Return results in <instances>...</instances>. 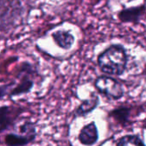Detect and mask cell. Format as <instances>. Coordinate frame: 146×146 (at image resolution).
<instances>
[{
    "label": "cell",
    "mask_w": 146,
    "mask_h": 146,
    "mask_svg": "<svg viewBox=\"0 0 146 146\" xmlns=\"http://www.w3.org/2000/svg\"><path fill=\"white\" fill-rule=\"evenodd\" d=\"M128 55L126 48L120 44L110 45L98 56V65L107 75L121 76L127 69Z\"/></svg>",
    "instance_id": "obj_1"
},
{
    "label": "cell",
    "mask_w": 146,
    "mask_h": 146,
    "mask_svg": "<svg viewBox=\"0 0 146 146\" xmlns=\"http://www.w3.org/2000/svg\"><path fill=\"white\" fill-rule=\"evenodd\" d=\"M24 14L22 0H0V34L9 33L20 25Z\"/></svg>",
    "instance_id": "obj_2"
},
{
    "label": "cell",
    "mask_w": 146,
    "mask_h": 146,
    "mask_svg": "<svg viewBox=\"0 0 146 146\" xmlns=\"http://www.w3.org/2000/svg\"><path fill=\"white\" fill-rule=\"evenodd\" d=\"M37 73V69L31 63L27 62H23L16 76L17 80L3 84L5 86L4 88L7 97L11 99L14 97H19L31 92L34 86L33 76Z\"/></svg>",
    "instance_id": "obj_3"
},
{
    "label": "cell",
    "mask_w": 146,
    "mask_h": 146,
    "mask_svg": "<svg viewBox=\"0 0 146 146\" xmlns=\"http://www.w3.org/2000/svg\"><path fill=\"white\" fill-rule=\"evenodd\" d=\"M97 92L109 100L118 101L125 95L122 85L115 78L108 75H100L94 81Z\"/></svg>",
    "instance_id": "obj_4"
},
{
    "label": "cell",
    "mask_w": 146,
    "mask_h": 146,
    "mask_svg": "<svg viewBox=\"0 0 146 146\" xmlns=\"http://www.w3.org/2000/svg\"><path fill=\"white\" fill-rule=\"evenodd\" d=\"M25 110V108L21 105L0 106V134L9 129H14Z\"/></svg>",
    "instance_id": "obj_5"
},
{
    "label": "cell",
    "mask_w": 146,
    "mask_h": 146,
    "mask_svg": "<svg viewBox=\"0 0 146 146\" xmlns=\"http://www.w3.org/2000/svg\"><path fill=\"white\" fill-rule=\"evenodd\" d=\"M145 16V6L142 3L138 6L124 8L117 13L119 21L122 23L139 24Z\"/></svg>",
    "instance_id": "obj_6"
},
{
    "label": "cell",
    "mask_w": 146,
    "mask_h": 146,
    "mask_svg": "<svg viewBox=\"0 0 146 146\" xmlns=\"http://www.w3.org/2000/svg\"><path fill=\"white\" fill-rule=\"evenodd\" d=\"M78 140L84 146H93L98 142L99 131L95 121H91L82 127L78 134Z\"/></svg>",
    "instance_id": "obj_7"
},
{
    "label": "cell",
    "mask_w": 146,
    "mask_h": 146,
    "mask_svg": "<svg viewBox=\"0 0 146 146\" xmlns=\"http://www.w3.org/2000/svg\"><path fill=\"white\" fill-rule=\"evenodd\" d=\"M100 104V99L98 95L92 92H91L90 96L83 100L80 104L76 108L74 112V119L80 118V117H86L92 114Z\"/></svg>",
    "instance_id": "obj_8"
},
{
    "label": "cell",
    "mask_w": 146,
    "mask_h": 146,
    "mask_svg": "<svg viewBox=\"0 0 146 146\" xmlns=\"http://www.w3.org/2000/svg\"><path fill=\"white\" fill-rule=\"evenodd\" d=\"M51 37L55 42V44L61 49L65 50H69L75 41V38L74 34L68 30L61 29L56 30L51 33Z\"/></svg>",
    "instance_id": "obj_9"
},
{
    "label": "cell",
    "mask_w": 146,
    "mask_h": 146,
    "mask_svg": "<svg viewBox=\"0 0 146 146\" xmlns=\"http://www.w3.org/2000/svg\"><path fill=\"white\" fill-rule=\"evenodd\" d=\"M133 108L129 106H121L109 111V117L113 119L121 127H127L131 123Z\"/></svg>",
    "instance_id": "obj_10"
},
{
    "label": "cell",
    "mask_w": 146,
    "mask_h": 146,
    "mask_svg": "<svg viewBox=\"0 0 146 146\" xmlns=\"http://www.w3.org/2000/svg\"><path fill=\"white\" fill-rule=\"evenodd\" d=\"M36 137V135H26L11 132L4 136V144L6 146H27L34 142Z\"/></svg>",
    "instance_id": "obj_11"
},
{
    "label": "cell",
    "mask_w": 146,
    "mask_h": 146,
    "mask_svg": "<svg viewBox=\"0 0 146 146\" xmlns=\"http://www.w3.org/2000/svg\"><path fill=\"white\" fill-rule=\"evenodd\" d=\"M116 146H145V144L139 134H127L117 140Z\"/></svg>",
    "instance_id": "obj_12"
},
{
    "label": "cell",
    "mask_w": 146,
    "mask_h": 146,
    "mask_svg": "<svg viewBox=\"0 0 146 146\" xmlns=\"http://www.w3.org/2000/svg\"><path fill=\"white\" fill-rule=\"evenodd\" d=\"M102 1H104V0H89V2L91 3V4L92 5V6H96V5H98V3H100Z\"/></svg>",
    "instance_id": "obj_13"
},
{
    "label": "cell",
    "mask_w": 146,
    "mask_h": 146,
    "mask_svg": "<svg viewBox=\"0 0 146 146\" xmlns=\"http://www.w3.org/2000/svg\"><path fill=\"white\" fill-rule=\"evenodd\" d=\"M127 2H132V1H135V0H127Z\"/></svg>",
    "instance_id": "obj_14"
}]
</instances>
